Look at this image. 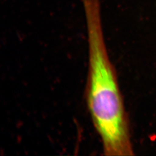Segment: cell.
Here are the masks:
<instances>
[{
    "instance_id": "6da1fadb",
    "label": "cell",
    "mask_w": 156,
    "mask_h": 156,
    "mask_svg": "<svg viewBox=\"0 0 156 156\" xmlns=\"http://www.w3.org/2000/svg\"><path fill=\"white\" fill-rule=\"evenodd\" d=\"M88 41L89 64L85 98L104 154H130L126 119L115 69L107 50L100 0H82Z\"/></svg>"
}]
</instances>
